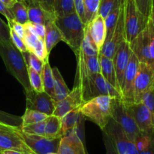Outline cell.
<instances>
[{
	"label": "cell",
	"instance_id": "cell-1",
	"mask_svg": "<svg viewBox=\"0 0 154 154\" xmlns=\"http://www.w3.org/2000/svg\"><path fill=\"white\" fill-rule=\"evenodd\" d=\"M0 57L8 72L14 77L23 87L25 92L32 90L29 79L27 66L22 53L11 43L0 44Z\"/></svg>",
	"mask_w": 154,
	"mask_h": 154
},
{
	"label": "cell",
	"instance_id": "cell-34",
	"mask_svg": "<svg viewBox=\"0 0 154 154\" xmlns=\"http://www.w3.org/2000/svg\"><path fill=\"white\" fill-rule=\"evenodd\" d=\"M125 1L126 0H100L98 14L105 18L111 11L122 7Z\"/></svg>",
	"mask_w": 154,
	"mask_h": 154
},
{
	"label": "cell",
	"instance_id": "cell-55",
	"mask_svg": "<svg viewBox=\"0 0 154 154\" xmlns=\"http://www.w3.org/2000/svg\"><path fill=\"white\" fill-rule=\"evenodd\" d=\"M152 7H154V0H152Z\"/></svg>",
	"mask_w": 154,
	"mask_h": 154
},
{
	"label": "cell",
	"instance_id": "cell-29",
	"mask_svg": "<svg viewBox=\"0 0 154 154\" xmlns=\"http://www.w3.org/2000/svg\"><path fill=\"white\" fill-rule=\"evenodd\" d=\"M123 6H122V7H123ZM122 7L114 9V10L111 11L105 17V31H106V35H105V42H108V41L109 40L111 35H112L113 32H114V29H115L116 25H117V20H118L119 15H120Z\"/></svg>",
	"mask_w": 154,
	"mask_h": 154
},
{
	"label": "cell",
	"instance_id": "cell-39",
	"mask_svg": "<svg viewBox=\"0 0 154 154\" xmlns=\"http://www.w3.org/2000/svg\"><path fill=\"white\" fill-rule=\"evenodd\" d=\"M138 10L148 20L152 9V0H134Z\"/></svg>",
	"mask_w": 154,
	"mask_h": 154
},
{
	"label": "cell",
	"instance_id": "cell-56",
	"mask_svg": "<svg viewBox=\"0 0 154 154\" xmlns=\"http://www.w3.org/2000/svg\"><path fill=\"white\" fill-rule=\"evenodd\" d=\"M48 154H58L57 153H48Z\"/></svg>",
	"mask_w": 154,
	"mask_h": 154
},
{
	"label": "cell",
	"instance_id": "cell-43",
	"mask_svg": "<svg viewBox=\"0 0 154 154\" xmlns=\"http://www.w3.org/2000/svg\"><path fill=\"white\" fill-rule=\"evenodd\" d=\"M141 102L148 108L154 118V88L144 95Z\"/></svg>",
	"mask_w": 154,
	"mask_h": 154
},
{
	"label": "cell",
	"instance_id": "cell-2",
	"mask_svg": "<svg viewBox=\"0 0 154 154\" xmlns=\"http://www.w3.org/2000/svg\"><path fill=\"white\" fill-rule=\"evenodd\" d=\"M54 22L61 32L63 42L72 48L77 57L84 38L85 24L76 12L63 17H56Z\"/></svg>",
	"mask_w": 154,
	"mask_h": 154
},
{
	"label": "cell",
	"instance_id": "cell-48",
	"mask_svg": "<svg viewBox=\"0 0 154 154\" xmlns=\"http://www.w3.org/2000/svg\"><path fill=\"white\" fill-rule=\"evenodd\" d=\"M39 5L47 11L54 13V0H37Z\"/></svg>",
	"mask_w": 154,
	"mask_h": 154
},
{
	"label": "cell",
	"instance_id": "cell-21",
	"mask_svg": "<svg viewBox=\"0 0 154 154\" xmlns=\"http://www.w3.org/2000/svg\"><path fill=\"white\" fill-rule=\"evenodd\" d=\"M98 58H99V65H100V73L102 74L103 78L110 84H111L113 87H115L117 90L121 93V90H120V87L117 82V77H116V72L112 59L108 58L102 55L100 53L98 55Z\"/></svg>",
	"mask_w": 154,
	"mask_h": 154
},
{
	"label": "cell",
	"instance_id": "cell-17",
	"mask_svg": "<svg viewBox=\"0 0 154 154\" xmlns=\"http://www.w3.org/2000/svg\"><path fill=\"white\" fill-rule=\"evenodd\" d=\"M129 46L139 63L148 64L153 68V63L149 50V36L147 27L132 42H129Z\"/></svg>",
	"mask_w": 154,
	"mask_h": 154
},
{
	"label": "cell",
	"instance_id": "cell-14",
	"mask_svg": "<svg viewBox=\"0 0 154 154\" xmlns=\"http://www.w3.org/2000/svg\"><path fill=\"white\" fill-rule=\"evenodd\" d=\"M84 103L81 88L75 85L66 97L57 102L55 101V109L53 114L62 118L67 113L80 108Z\"/></svg>",
	"mask_w": 154,
	"mask_h": 154
},
{
	"label": "cell",
	"instance_id": "cell-18",
	"mask_svg": "<svg viewBox=\"0 0 154 154\" xmlns=\"http://www.w3.org/2000/svg\"><path fill=\"white\" fill-rule=\"evenodd\" d=\"M102 132H105L109 136L119 154L126 153V147L129 138L121 126L114 119L111 118L109 120L108 124L102 129Z\"/></svg>",
	"mask_w": 154,
	"mask_h": 154
},
{
	"label": "cell",
	"instance_id": "cell-24",
	"mask_svg": "<svg viewBox=\"0 0 154 154\" xmlns=\"http://www.w3.org/2000/svg\"><path fill=\"white\" fill-rule=\"evenodd\" d=\"M80 108L71 111L61 118L62 133L63 136L71 130L75 129L81 122V117L83 115L80 111Z\"/></svg>",
	"mask_w": 154,
	"mask_h": 154
},
{
	"label": "cell",
	"instance_id": "cell-3",
	"mask_svg": "<svg viewBox=\"0 0 154 154\" xmlns=\"http://www.w3.org/2000/svg\"><path fill=\"white\" fill-rule=\"evenodd\" d=\"M115 98L99 96L84 102L80 108L83 117L96 123L101 129L112 118L113 102Z\"/></svg>",
	"mask_w": 154,
	"mask_h": 154
},
{
	"label": "cell",
	"instance_id": "cell-53",
	"mask_svg": "<svg viewBox=\"0 0 154 154\" xmlns=\"http://www.w3.org/2000/svg\"><path fill=\"white\" fill-rule=\"evenodd\" d=\"M20 1H21L22 2L24 3V5H25L26 6H29L30 5H32V4H35V3H38L37 0H20Z\"/></svg>",
	"mask_w": 154,
	"mask_h": 154
},
{
	"label": "cell",
	"instance_id": "cell-27",
	"mask_svg": "<svg viewBox=\"0 0 154 154\" xmlns=\"http://www.w3.org/2000/svg\"><path fill=\"white\" fill-rule=\"evenodd\" d=\"M42 81H43L44 90L54 99V78L53 75L52 68L50 66L49 62H46L42 72Z\"/></svg>",
	"mask_w": 154,
	"mask_h": 154
},
{
	"label": "cell",
	"instance_id": "cell-52",
	"mask_svg": "<svg viewBox=\"0 0 154 154\" xmlns=\"http://www.w3.org/2000/svg\"><path fill=\"white\" fill-rule=\"evenodd\" d=\"M1 154H23V153L20 151H17V150H6L1 151Z\"/></svg>",
	"mask_w": 154,
	"mask_h": 154
},
{
	"label": "cell",
	"instance_id": "cell-4",
	"mask_svg": "<svg viewBox=\"0 0 154 154\" xmlns=\"http://www.w3.org/2000/svg\"><path fill=\"white\" fill-rule=\"evenodd\" d=\"M76 85L81 88L84 102L99 96H109L122 99L121 93L110 84L101 73L90 74Z\"/></svg>",
	"mask_w": 154,
	"mask_h": 154
},
{
	"label": "cell",
	"instance_id": "cell-57",
	"mask_svg": "<svg viewBox=\"0 0 154 154\" xmlns=\"http://www.w3.org/2000/svg\"><path fill=\"white\" fill-rule=\"evenodd\" d=\"M23 154H32V153H23Z\"/></svg>",
	"mask_w": 154,
	"mask_h": 154
},
{
	"label": "cell",
	"instance_id": "cell-33",
	"mask_svg": "<svg viewBox=\"0 0 154 154\" xmlns=\"http://www.w3.org/2000/svg\"><path fill=\"white\" fill-rule=\"evenodd\" d=\"M22 56L27 66L32 68L33 70L38 72L39 74H42L45 63L43 60H40L37 56L29 51L23 52Z\"/></svg>",
	"mask_w": 154,
	"mask_h": 154
},
{
	"label": "cell",
	"instance_id": "cell-42",
	"mask_svg": "<svg viewBox=\"0 0 154 154\" xmlns=\"http://www.w3.org/2000/svg\"><path fill=\"white\" fill-rule=\"evenodd\" d=\"M10 37L12 44L16 47L18 51H20L21 53L27 51L26 47L23 39L21 38H20L17 35V34L14 31L13 29L11 28H10Z\"/></svg>",
	"mask_w": 154,
	"mask_h": 154
},
{
	"label": "cell",
	"instance_id": "cell-35",
	"mask_svg": "<svg viewBox=\"0 0 154 154\" xmlns=\"http://www.w3.org/2000/svg\"><path fill=\"white\" fill-rule=\"evenodd\" d=\"M80 54L82 56L83 60L85 64L86 69L90 74L100 73V65H99L98 56H89L84 54L82 51L80 49Z\"/></svg>",
	"mask_w": 154,
	"mask_h": 154
},
{
	"label": "cell",
	"instance_id": "cell-54",
	"mask_svg": "<svg viewBox=\"0 0 154 154\" xmlns=\"http://www.w3.org/2000/svg\"><path fill=\"white\" fill-rule=\"evenodd\" d=\"M149 19L151 20L152 24H153V27H154V7H152L151 9V12H150V18Z\"/></svg>",
	"mask_w": 154,
	"mask_h": 154
},
{
	"label": "cell",
	"instance_id": "cell-50",
	"mask_svg": "<svg viewBox=\"0 0 154 154\" xmlns=\"http://www.w3.org/2000/svg\"><path fill=\"white\" fill-rule=\"evenodd\" d=\"M126 153L127 154H139L138 148L135 145L134 141L129 140L127 143V147H126Z\"/></svg>",
	"mask_w": 154,
	"mask_h": 154
},
{
	"label": "cell",
	"instance_id": "cell-58",
	"mask_svg": "<svg viewBox=\"0 0 154 154\" xmlns=\"http://www.w3.org/2000/svg\"><path fill=\"white\" fill-rule=\"evenodd\" d=\"M0 154H1V150H0Z\"/></svg>",
	"mask_w": 154,
	"mask_h": 154
},
{
	"label": "cell",
	"instance_id": "cell-15",
	"mask_svg": "<svg viewBox=\"0 0 154 154\" xmlns=\"http://www.w3.org/2000/svg\"><path fill=\"white\" fill-rule=\"evenodd\" d=\"M132 53V51L129 46V43L126 42V40H124L119 45L112 59L114 69H115L116 77H117V82L120 86V90H121L122 84L123 82L125 72L127 68Z\"/></svg>",
	"mask_w": 154,
	"mask_h": 154
},
{
	"label": "cell",
	"instance_id": "cell-16",
	"mask_svg": "<svg viewBox=\"0 0 154 154\" xmlns=\"http://www.w3.org/2000/svg\"><path fill=\"white\" fill-rule=\"evenodd\" d=\"M58 154H87L85 145L75 129L63 136L59 144Z\"/></svg>",
	"mask_w": 154,
	"mask_h": 154
},
{
	"label": "cell",
	"instance_id": "cell-26",
	"mask_svg": "<svg viewBox=\"0 0 154 154\" xmlns=\"http://www.w3.org/2000/svg\"><path fill=\"white\" fill-rule=\"evenodd\" d=\"M76 12L74 0H54V13L56 17H63Z\"/></svg>",
	"mask_w": 154,
	"mask_h": 154
},
{
	"label": "cell",
	"instance_id": "cell-44",
	"mask_svg": "<svg viewBox=\"0 0 154 154\" xmlns=\"http://www.w3.org/2000/svg\"><path fill=\"white\" fill-rule=\"evenodd\" d=\"M102 134H103V141L105 143V148H106V154H119L109 136L104 132H102Z\"/></svg>",
	"mask_w": 154,
	"mask_h": 154
},
{
	"label": "cell",
	"instance_id": "cell-25",
	"mask_svg": "<svg viewBox=\"0 0 154 154\" xmlns=\"http://www.w3.org/2000/svg\"><path fill=\"white\" fill-rule=\"evenodd\" d=\"M52 71L54 78V99L57 102L66 97L70 91L59 69L57 67H54L52 69Z\"/></svg>",
	"mask_w": 154,
	"mask_h": 154
},
{
	"label": "cell",
	"instance_id": "cell-9",
	"mask_svg": "<svg viewBox=\"0 0 154 154\" xmlns=\"http://www.w3.org/2000/svg\"><path fill=\"white\" fill-rule=\"evenodd\" d=\"M153 88L154 69L148 64L139 63L134 87L135 102H141L144 95Z\"/></svg>",
	"mask_w": 154,
	"mask_h": 154
},
{
	"label": "cell",
	"instance_id": "cell-23",
	"mask_svg": "<svg viewBox=\"0 0 154 154\" xmlns=\"http://www.w3.org/2000/svg\"><path fill=\"white\" fill-rule=\"evenodd\" d=\"M45 136L50 139L61 138L63 136L62 133L61 118L57 116L49 115L45 120Z\"/></svg>",
	"mask_w": 154,
	"mask_h": 154
},
{
	"label": "cell",
	"instance_id": "cell-10",
	"mask_svg": "<svg viewBox=\"0 0 154 154\" xmlns=\"http://www.w3.org/2000/svg\"><path fill=\"white\" fill-rule=\"evenodd\" d=\"M20 134L25 144L31 149L35 154H48L57 153L59 144L61 138L50 139L45 136L31 135L20 129Z\"/></svg>",
	"mask_w": 154,
	"mask_h": 154
},
{
	"label": "cell",
	"instance_id": "cell-11",
	"mask_svg": "<svg viewBox=\"0 0 154 154\" xmlns=\"http://www.w3.org/2000/svg\"><path fill=\"white\" fill-rule=\"evenodd\" d=\"M26 97V108L40 111L47 115H52L55 109V100L44 92H36L34 90L25 92Z\"/></svg>",
	"mask_w": 154,
	"mask_h": 154
},
{
	"label": "cell",
	"instance_id": "cell-46",
	"mask_svg": "<svg viewBox=\"0 0 154 154\" xmlns=\"http://www.w3.org/2000/svg\"><path fill=\"white\" fill-rule=\"evenodd\" d=\"M9 27L13 29V30L17 34V35L23 39L24 34H25V27H24L23 24L19 23L16 21H14L13 23H11L9 25Z\"/></svg>",
	"mask_w": 154,
	"mask_h": 154
},
{
	"label": "cell",
	"instance_id": "cell-8",
	"mask_svg": "<svg viewBox=\"0 0 154 154\" xmlns=\"http://www.w3.org/2000/svg\"><path fill=\"white\" fill-rule=\"evenodd\" d=\"M124 105L141 133L154 135V118L145 105L142 102H124Z\"/></svg>",
	"mask_w": 154,
	"mask_h": 154
},
{
	"label": "cell",
	"instance_id": "cell-37",
	"mask_svg": "<svg viewBox=\"0 0 154 154\" xmlns=\"http://www.w3.org/2000/svg\"><path fill=\"white\" fill-rule=\"evenodd\" d=\"M45 120H43V121L38 122V123L26 125V126H20V129L25 133L45 136Z\"/></svg>",
	"mask_w": 154,
	"mask_h": 154
},
{
	"label": "cell",
	"instance_id": "cell-22",
	"mask_svg": "<svg viewBox=\"0 0 154 154\" xmlns=\"http://www.w3.org/2000/svg\"><path fill=\"white\" fill-rule=\"evenodd\" d=\"M54 21L49 23L45 26V35L44 41H45V48L48 54H50L53 48L59 42L63 41L61 32Z\"/></svg>",
	"mask_w": 154,
	"mask_h": 154
},
{
	"label": "cell",
	"instance_id": "cell-13",
	"mask_svg": "<svg viewBox=\"0 0 154 154\" xmlns=\"http://www.w3.org/2000/svg\"><path fill=\"white\" fill-rule=\"evenodd\" d=\"M138 66H139V61L135 54L132 53L127 68L125 72L123 82L121 87L122 100L124 102H135L134 87H135V77L138 72Z\"/></svg>",
	"mask_w": 154,
	"mask_h": 154
},
{
	"label": "cell",
	"instance_id": "cell-12",
	"mask_svg": "<svg viewBox=\"0 0 154 154\" xmlns=\"http://www.w3.org/2000/svg\"><path fill=\"white\" fill-rule=\"evenodd\" d=\"M124 40H126V35H125L124 5H123L120 11L117 25L111 38L108 42H105L99 53L108 58L113 59L119 45Z\"/></svg>",
	"mask_w": 154,
	"mask_h": 154
},
{
	"label": "cell",
	"instance_id": "cell-20",
	"mask_svg": "<svg viewBox=\"0 0 154 154\" xmlns=\"http://www.w3.org/2000/svg\"><path fill=\"white\" fill-rule=\"evenodd\" d=\"M29 21L33 23L42 24L46 26L49 23L55 20L56 16L54 14L50 13L44 10L38 3L30 5L27 6Z\"/></svg>",
	"mask_w": 154,
	"mask_h": 154
},
{
	"label": "cell",
	"instance_id": "cell-51",
	"mask_svg": "<svg viewBox=\"0 0 154 154\" xmlns=\"http://www.w3.org/2000/svg\"><path fill=\"white\" fill-rule=\"evenodd\" d=\"M0 1H1L2 2L4 3L8 8H11L14 5V4L16 2L17 0H0Z\"/></svg>",
	"mask_w": 154,
	"mask_h": 154
},
{
	"label": "cell",
	"instance_id": "cell-38",
	"mask_svg": "<svg viewBox=\"0 0 154 154\" xmlns=\"http://www.w3.org/2000/svg\"><path fill=\"white\" fill-rule=\"evenodd\" d=\"M39 39L41 38H39L35 34L32 32L28 29L25 28V34H24L23 38V41L24 44L26 47L27 51L33 53L35 48L38 43Z\"/></svg>",
	"mask_w": 154,
	"mask_h": 154
},
{
	"label": "cell",
	"instance_id": "cell-30",
	"mask_svg": "<svg viewBox=\"0 0 154 154\" xmlns=\"http://www.w3.org/2000/svg\"><path fill=\"white\" fill-rule=\"evenodd\" d=\"M14 21L21 24H25L29 21L28 11L26 6L20 0H17L14 5L11 8Z\"/></svg>",
	"mask_w": 154,
	"mask_h": 154
},
{
	"label": "cell",
	"instance_id": "cell-41",
	"mask_svg": "<svg viewBox=\"0 0 154 154\" xmlns=\"http://www.w3.org/2000/svg\"><path fill=\"white\" fill-rule=\"evenodd\" d=\"M147 32L149 36V50H150V55L151 57L152 63H153V68L154 69V27L152 24L151 20H148L147 25Z\"/></svg>",
	"mask_w": 154,
	"mask_h": 154
},
{
	"label": "cell",
	"instance_id": "cell-36",
	"mask_svg": "<svg viewBox=\"0 0 154 154\" xmlns=\"http://www.w3.org/2000/svg\"><path fill=\"white\" fill-rule=\"evenodd\" d=\"M27 70H28L29 79L30 85H31L32 90L36 92H44V86L43 81H42V74H39L38 72L33 70L32 68L27 66Z\"/></svg>",
	"mask_w": 154,
	"mask_h": 154
},
{
	"label": "cell",
	"instance_id": "cell-47",
	"mask_svg": "<svg viewBox=\"0 0 154 154\" xmlns=\"http://www.w3.org/2000/svg\"><path fill=\"white\" fill-rule=\"evenodd\" d=\"M75 11L79 17L81 18L82 22L84 23V1L83 0H74Z\"/></svg>",
	"mask_w": 154,
	"mask_h": 154
},
{
	"label": "cell",
	"instance_id": "cell-45",
	"mask_svg": "<svg viewBox=\"0 0 154 154\" xmlns=\"http://www.w3.org/2000/svg\"><path fill=\"white\" fill-rule=\"evenodd\" d=\"M0 14H2L8 20V26L14 21L13 14H12L11 8H8L1 1H0Z\"/></svg>",
	"mask_w": 154,
	"mask_h": 154
},
{
	"label": "cell",
	"instance_id": "cell-5",
	"mask_svg": "<svg viewBox=\"0 0 154 154\" xmlns=\"http://www.w3.org/2000/svg\"><path fill=\"white\" fill-rule=\"evenodd\" d=\"M147 20L138 10L134 0L124 3V26L126 40L129 43L147 27Z\"/></svg>",
	"mask_w": 154,
	"mask_h": 154
},
{
	"label": "cell",
	"instance_id": "cell-6",
	"mask_svg": "<svg viewBox=\"0 0 154 154\" xmlns=\"http://www.w3.org/2000/svg\"><path fill=\"white\" fill-rule=\"evenodd\" d=\"M20 129V126L0 121V150H14L35 154L23 141Z\"/></svg>",
	"mask_w": 154,
	"mask_h": 154
},
{
	"label": "cell",
	"instance_id": "cell-7",
	"mask_svg": "<svg viewBox=\"0 0 154 154\" xmlns=\"http://www.w3.org/2000/svg\"><path fill=\"white\" fill-rule=\"evenodd\" d=\"M112 118L120 125L130 141L135 142V139L141 135V131L138 129L130 114L125 108L124 102L121 99H115L113 102Z\"/></svg>",
	"mask_w": 154,
	"mask_h": 154
},
{
	"label": "cell",
	"instance_id": "cell-19",
	"mask_svg": "<svg viewBox=\"0 0 154 154\" xmlns=\"http://www.w3.org/2000/svg\"><path fill=\"white\" fill-rule=\"evenodd\" d=\"M88 27L89 32L96 44L99 51L102 49L105 41V18L101 15L97 14L89 23L86 24Z\"/></svg>",
	"mask_w": 154,
	"mask_h": 154
},
{
	"label": "cell",
	"instance_id": "cell-49",
	"mask_svg": "<svg viewBox=\"0 0 154 154\" xmlns=\"http://www.w3.org/2000/svg\"><path fill=\"white\" fill-rule=\"evenodd\" d=\"M32 23L33 29H34V31L35 32L36 35H37L39 38L44 40L45 35V26L42 25V24L33 23Z\"/></svg>",
	"mask_w": 154,
	"mask_h": 154
},
{
	"label": "cell",
	"instance_id": "cell-31",
	"mask_svg": "<svg viewBox=\"0 0 154 154\" xmlns=\"http://www.w3.org/2000/svg\"><path fill=\"white\" fill-rule=\"evenodd\" d=\"M48 117V115L42 112H40V111L26 108L25 113L23 115V117H21L22 123H21L20 126H26V125L32 124V123L43 121V120H46Z\"/></svg>",
	"mask_w": 154,
	"mask_h": 154
},
{
	"label": "cell",
	"instance_id": "cell-28",
	"mask_svg": "<svg viewBox=\"0 0 154 154\" xmlns=\"http://www.w3.org/2000/svg\"><path fill=\"white\" fill-rule=\"evenodd\" d=\"M81 50L86 55L98 56L99 54V49L90 36L87 25H85V29H84V35L81 45Z\"/></svg>",
	"mask_w": 154,
	"mask_h": 154
},
{
	"label": "cell",
	"instance_id": "cell-32",
	"mask_svg": "<svg viewBox=\"0 0 154 154\" xmlns=\"http://www.w3.org/2000/svg\"><path fill=\"white\" fill-rule=\"evenodd\" d=\"M84 7V24H87L98 14L100 0H83Z\"/></svg>",
	"mask_w": 154,
	"mask_h": 154
},
{
	"label": "cell",
	"instance_id": "cell-59",
	"mask_svg": "<svg viewBox=\"0 0 154 154\" xmlns=\"http://www.w3.org/2000/svg\"><path fill=\"white\" fill-rule=\"evenodd\" d=\"M126 154H127V153H126Z\"/></svg>",
	"mask_w": 154,
	"mask_h": 154
},
{
	"label": "cell",
	"instance_id": "cell-40",
	"mask_svg": "<svg viewBox=\"0 0 154 154\" xmlns=\"http://www.w3.org/2000/svg\"><path fill=\"white\" fill-rule=\"evenodd\" d=\"M11 43L10 37V27L0 17V44Z\"/></svg>",
	"mask_w": 154,
	"mask_h": 154
}]
</instances>
